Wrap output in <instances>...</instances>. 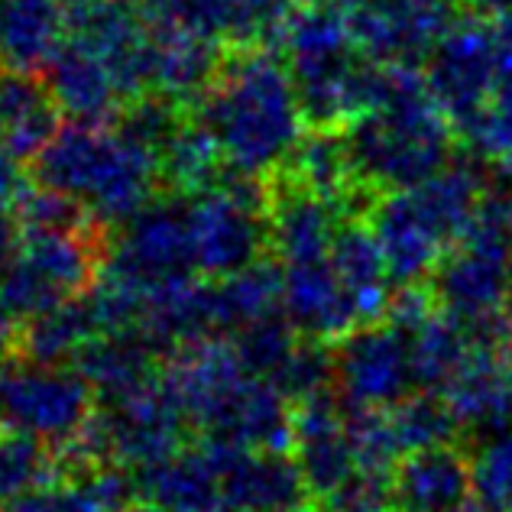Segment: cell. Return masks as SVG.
Returning a JSON list of instances; mask_svg holds the SVG:
<instances>
[{
	"label": "cell",
	"instance_id": "obj_1",
	"mask_svg": "<svg viewBox=\"0 0 512 512\" xmlns=\"http://www.w3.org/2000/svg\"><path fill=\"white\" fill-rule=\"evenodd\" d=\"M198 127L231 172L263 179L292 163L305 143L308 117L279 52L244 43L227 52L198 94Z\"/></svg>",
	"mask_w": 512,
	"mask_h": 512
},
{
	"label": "cell",
	"instance_id": "obj_2",
	"mask_svg": "<svg viewBox=\"0 0 512 512\" xmlns=\"http://www.w3.org/2000/svg\"><path fill=\"white\" fill-rule=\"evenodd\" d=\"M354 185L399 192L451 166L454 120L412 69L386 65L373 101L341 127Z\"/></svg>",
	"mask_w": 512,
	"mask_h": 512
},
{
	"label": "cell",
	"instance_id": "obj_3",
	"mask_svg": "<svg viewBox=\"0 0 512 512\" xmlns=\"http://www.w3.org/2000/svg\"><path fill=\"white\" fill-rule=\"evenodd\" d=\"M166 380L188 428L205 441L231 448H289L292 399L273 380L247 370L227 341L182 347Z\"/></svg>",
	"mask_w": 512,
	"mask_h": 512
},
{
	"label": "cell",
	"instance_id": "obj_4",
	"mask_svg": "<svg viewBox=\"0 0 512 512\" xmlns=\"http://www.w3.org/2000/svg\"><path fill=\"white\" fill-rule=\"evenodd\" d=\"M279 33L308 127L338 130L373 101L386 65L360 46L344 0H302Z\"/></svg>",
	"mask_w": 512,
	"mask_h": 512
},
{
	"label": "cell",
	"instance_id": "obj_5",
	"mask_svg": "<svg viewBox=\"0 0 512 512\" xmlns=\"http://www.w3.org/2000/svg\"><path fill=\"white\" fill-rule=\"evenodd\" d=\"M30 172L39 188L69 198L101 227L127 224L163 188L156 163L137 143L117 127L107 130L82 120L59 127L33 156Z\"/></svg>",
	"mask_w": 512,
	"mask_h": 512
},
{
	"label": "cell",
	"instance_id": "obj_6",
	"mask_svg": "<svg viewBox=\"0 0 512 512\" xmlns=\"http://www.w3.org/2000/svg\"><path fill=\"white\" fill-rule=\"evenodd\" d=\"M487 188L470 166H444L431 179L386 192L370 211V231L380 244L396 286H419L474 221Z\"/></svg>",
	"mask_w": 512,
	"mask_h": 512
},
{
	"label": "cell",
	"instance_id": "obj_7",
	"mask_svg": "<svg viewBox=\"0 0 512 512\" xmlns=\"http://www.w3.org/2000/svg\"><path fill=\"white\" fill-rule=\"evenodd\" d=\"M101 231L98 221L23 224L17 253L0 269V305L10 318H39L98 286L111 253Z\"/></svg>",
	"mask_w": 512,
	"mask_h": 512
},
{
	"label": "cell",
	"instance_id": "obj_8",
	"mask_svg": "<svg viewBox=\"0 0 512 512\" xmlns=\"http://www.w3.org/2000/svg\"><path fill=\"white\" fill-rule=\"evenodd\" d=\"M512 263V195L487 192L431 276L435 305L470 328H503L506 279Z\"/></svg>",
	"mask_w": 512,
	"mask_h": 512
},
{
	"label": "cell",
	"instance_id": "obj_9",
	"mask_svg": "<svg viewBox=\"0 0 512 512\" xmlns=\"http://www.w3.org/2000/svg\"><path fill=\"white\" fill-rule=\"evenodd\" d=\"M422 78L454 127L467 130L512 85V17L454 20L428 52Z\"/></svg>",
	"mask_w": 512,
	"mask_h": 512
},
{
	"label": "cell",
	"instance_id": "obj_10",
	"mask_svg": "<svg viewBox=\"0 0 512 512\" xmlns=\"http://www.w3.org/2000/svg\"><path fill=\"white\" fill-rule=\"evenodd\" d=\"M94 415L98 393L69 363L20 357L0 376V425L56 451L82 448Z\"/></svg>",
	"mask_w": 512,
	"mask_h": 512
},
{
	"label": "cell",
	"instance_id": "obj_11",
	"mask_svg": "<svg viewBox=\"0 0 512 512\" xmlns=\"http://www.w3.org/2000/svg\"><path fill=\"white\" fill-rule=\"evenodd\" d=\"M269 198L260 179L227 169L198 192L188 195V221L198 276L227 279L260 263L269 247Z\"/></svg>",
	"mask_w": 512,
	"mask_h": 512
},
{
	"label": "cell",
	"instance_id": "obj_12",
	"mask_svg": "<svg viewBox=\"0 0 512 512\" xmlns=\"http://www.w3.org/2000/svg\"><path fill=\"white\" fill-rule=\"evenodd\" d=\"M117 240V250L107 253V279L130 289L140 299L188 286L198 273L192 221H188V195L166 192L156 195L143 211H137Z\"/></svg>",
	"mask_w": 512,
	"mask_h": 512
},
{
	"label": "cell",
	"instance_id": "obj_13",
	"mask_svg": "<svg viewBox=\"0 0 512 512\" xmlns=\"http://www.w3.org/2000/svg\"><path fill=\"white\" fill-rule=\"evenodd\" d=\"M334 389L357 412H386L419 393V373L402 321H367L331 350Z\"/></svg>",
	"mask_w": 512,
	"mask_h": 512
},
{
	"label": "cell",
	"instance_id": "obj_14",
	"mask_svg": "<svg viewBox=\"0 0 512 512\" xmlns=\"http://www.w3.org/2000/svg\"><path fill=\"white\" fill-rule=\"evenodd\" d=\"M464 0H344L360 46L380 65L412 69L451 30Z\"/></svg>",
	"mask_w": 512,
	"mask_h": 512
},
{
	"label": "cell",
	"instance_id": "obj_15",
	"mask_svg": "<svg viewBox=\"0 0 512 512\" xmlns=\"http://www.w3.org/2000/svg\"><path fill=\"white\" fill-rule=\"evenodd\" d=\"M214 451H218L221 509L302 512L308 506L312 487H308L295 454H286V448H231V444H214Z\"/></svg>",
	"mask_w": 512,
	"mask_h": 512
},
{
	"label": "cell",
	"instance_id": "obj_16",
	"mask_svg": "<svg viewBox=\"0 0 512 512\" xmlns=\"http://www.w3.org/2000/svg\"><path fill=\"white\" fill-rule=\"evenodd\" d=\"M292 441H295V461L312 487V496H334L347 483L363 477L360 448L354 435L350 412L338 409L331 396H315L299 402L292 419ZM376 477V474H373Z\"/></svg>",
	"mask_w": 512,
	"mask_h": 512
},
{
	"label": "cell",
	"instance_id": "obj_17",
	"mask_svg": "<svg viewBox=\"0 0 512 512\" xmlns=\"http://www.w3.org/2000/svg\"><path fill=\"white\" fill-rule=\"evenodd\" d=\"M396 512H467L474 496L470 454L451 441L409 451L389 474Z\"/></svg>",
	"mask_w": 512,
	"mask_h": 512
},
{
	"label": "cell",
	"instance_id": "obj_18",
	"mask_svg": "<svg viewBox=\"0 0 512 512\" xmlns=\"http://www.w3.org/2000/svg\"><path fill=\"white\" fill-rule=\"evenodd\" d=\"M43 78L56 94L62 111L82 120V124H104L107 117H117L120 107L127 104L124 88L104 65V59L72 33L65 36L56 56L49 59Z\"/></svg>",
	"mask_w": 512,
	"mask_h": 512
},
{
	"label": "cell",
	"instance_id": "obj_19",
	"mask_svg": "<svg viewBox=\"0 0 512 512\" xmlns=\"http://www.w3.org/2000/svg\"><path fill=\"white\" fill-rule=\"evenodd\" d=\"M69 23L65 0H0V69H46L69 36Z\"/></svg>",
	"mask_w": 512,
	"mask_h": 512
},
{
	"label": "cell",
	"instance_id": "obj_20",
	"mask_svg": "<svg viewBox=\"0 0 512 512\" xmlns=\"http://www.w3.org/2000/svg\"><path fill=\"white\" fill-rule=\"evenodd\" d=\"M59 101L36 72L0 69V146L33 159L59 130Z\"/></svg>",
	"mask_w": 512,
	"mask_h": 512
},
{
	"label": "cell",
	"instance_id": "obj_21",
	"mask_svg": "<svg viewBox=\"0 0 512 512\" xmlns=\"http://www.w3.org/2000/svg\"><path fill=\"white\" fill-rule=\"evenodd\" d=\"M133 493H137L133 470L85 464L82 477H59L10 500L0 512H124L133 506Z\"/></svg>",
	"mask_w": 512,
	"mask_h": 512
},
{
	"label": "cell",
	"instance_id": "obj_22",
	"mask_svg": "<svg viewBox=\"0 0 512 512\" xmlns=\"http://www.w3.org/2000/svg\"><path fill=\"white\" fill-rule=\"evenodd\" d=\"M62 454L30 435L0 425V506L59 480Z\"/></svg>",
	"mask_w": 512,
	"mask_h": 512
},
{
	"label": "cell",
	"instance_id": "obj_23",
	"mask_svg": "<svg viewBox=\"0 0 512 512\" xmlns=\"http://www.w3.org/2000/svg\"><path fill=\"white\" fill-rule=\"evenodd\" d=\"M470 477L480 509L512 512V425L480 435L477 451L470 454Z\"/></svg>",
	"mask_w": 512,
	"mask_h": 512
},
{
	"label": "cell",
	"instance_id": "obj_24",
	"mask_svg": "<svg viewBox=\"0 0 512 512\" xmlns=\"http://www.w3.org/2000/svg\"><path fill=\"white\" fill-rule=\"evenodd\" d=\"M464 133L477 143L480 156L487 159V163L500 166L512 182V85L496 94L487 104V111H483Z\"/></svg>",
	"mask_w": 512,
	"mask_h": 512
},
{
	"label": "cell",
	"instance_id": "obj_25",
	"mask_svg": "<svg viewBox=\"0 0 512 512\" xmlns=\"http://www.w3.org/2000/svg\"><path fill=\"white\" fill-rule=\"evenodd\" d=\"M23 192H26V185L20 179V159L0 146V205L17 208V201L23 198Z\"/></svg>",
	"mask_w": 512,
	"mask_h": 512
},
{
	"label": "cell",
	"instance_id": "obj_26",
	"mask_svg": "<svg viewBox=\"0 0 512 512\" xmlns=\"http://www.w3.org/2000/svg\"><path fill=\"white\" fill-rule=\"evenodd\" d=\"M23 237V221L13 205H0V269L10 263V256L17 253Z\"/></svg>",
	"mask_w": 512,
	"mask_h": 512
},
{
	"label": "cell",
	"instance_id": "obj_27",
	"mask_svg": "<svg viewBox=\"0 0 512 512\" xmlns=\"http://www.w3.org/2000/svg\"><path fill=\"white\" fill-rule=\"evenodd\" d=\"M17 321L10 318V312L4 305H0V376H4V370L10 367L13 354H17Z\"/></svg>",
	"mask_w": 512,
	"mask_h": 512
},
{
	"label": "cell",
	"instance_id": "obj_28",
	"mask_svg": "<svg viewBox=\"0 0 512 512\" xmlns=\"http://www.w3.org/2000/svg\"><path fill=\"white\" fill-rule=\"evenodd\" d=\"M483 17H512V0H464Z\"/></svg>",
	"mask_w": 512,
	"mask_h": 512
},
{
	"label": "cell",
	"instance_id": "obj_29",
	"mask_svg": "<svg viewBox=\"0 0 512 512\" xmlns=\"http://www.w3.org/2000/svg\"><path fill=\"white\" fill-rule=\"evenodd\" d=\"M503 315H506V325L512 334V263H509V279H506V305H503Z\"/></svg>",
	"mask_w": 512,
	"mask_h": 512
},
{
	"label": "cell",
	"instance_id": "obj_30",
	"mask_svg": "<svg viewBox=\"0 0 512 512\" xmlns=\"http://www.w3.org/2000/svg\"><path fill=\"white\" fill-rule=\"evenodd\" d=\"M124 512H166V509H159V506H153V503H146V506H130V509H124Z\"/></svg>",
	"mask_w": 512,
	"mask_h": 512
},
{
	"label": "cell",
	"instance_id": "obj_31",
	"mask_svg": "<svg viewBox=\"0 0 512 512\" xmlns=\"http://www.w3.org/2000/svg\"><path fill=\"white\" fill-rule=\"evenodd\" d=\"M218 512H234V509H218Z\"/></svg>",
	"mask_w": 512,
	"mask_h": 512
},
{
	"label": "cell",
	"instance_id": "obj_32",
	"mask_svg": "<svg viewBox=\"0 0 512 512\" xmlns=\"http://www.w3.org/2000/svg\"><path fill=\"white\" fill-rule=\"evenodd\" d=\"M477 512H490V509H477Z\"/></svg>",
	"mask_w": 512,
	"mask_h": 512
}]
</instances>
